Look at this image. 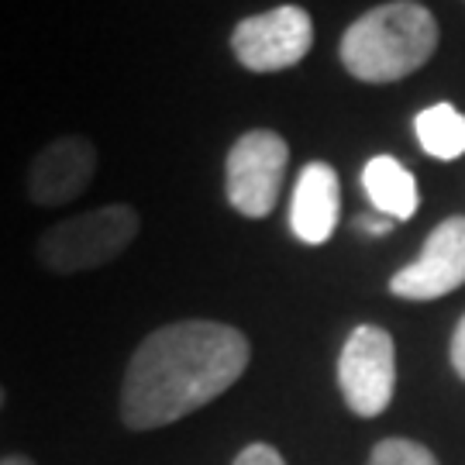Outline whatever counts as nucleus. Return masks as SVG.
Wrapping results in <instances>:
<instances>
[{"label": "nucleus", "mask_w": 465, "mask_h": 465, "mask_svg": "<svg viewBox=\"0 0 465 465\" xmlns=\"http://www.w3.org/2000/svg\"><path fill=\"white\" fill-rule=\"evenodd\" d=\"M249 338L224 321H173L132 351L121 382V424L155 431L197 414L249 369Z\"/></svg>", "instance_id": "1"}, {"label": "nucleus", "mask_w": 465, "mask_h": 465, "mask_svg": "<svg viewBox=\"0 0 465 465\" xmlns=\"http://www.w3.org/2000/svg\"><path fill=\"white\" fill-rule=\"evenodd\" d=\"M438 21L417 0H390L341 35V66L362 84H397L438 52Z\"/></svg>", "instance_id": "2"}, {"label": "nucleus", "mask_w": 465, "mask_h": 465, "mask_svg": "<svg viewBox=\"0 0 465 465\" xmlns=\"http://www.w3.org/2000/svg\"><path fill=\"white\" fill-rule=\"evenodd\" d=\"M138 232L142 217L132 203H104L45 228L35 242V259L52 276H76L114 262Z\"/></svg>", "instance_id": "3"}, {"label": "nucleus", "mask_w": 465, "mask_h": 465, "mask_svg": "<svg viewBox=\"0 0 465 465\" xmlns=\"http://www.w3.org/2000/svg\"><path fill=\"white\" fill-rule=\"evenodd\" d=\"M290 166V145L286 138L269 128L245 132L228 152L224 163V193L228 203L242 217H269L276 211L282 180Z\"/></svg>", "instance_id": "4"}, {"label": "nucleus", "mask_w": 465, "mask_h": 465, "mask_svg": "<svg viewBox=\"0 0 465 465\" xmlns=\"http://www.w3.org/2000/svg\"><path fill=\"white\" fill-rule=\"evenodd\" d=\"M338 386L351 414L380 417L397 393V345L380 324H359L338 355Z\"/></svg>", "instance_id": "5"}, {"label": "nucleus", "mask_w": 465, "mask_h": 465, "mask_svg": "<svg viewBox=\"0 0 465 465\" xmlns=\"http://www.w3.org/2000/svg\"><path fill=\"white\" fill-rule=\"evenodd\" d=\"M314 45V21L297 4L242 17L232 32L234 59L249 73H282L297 66Z\"/></svg>", "instance_id": "6"}, {"label": "nucleus", "mask_w": 465, "mask_h": 465, "mask_svg": "<svg viewBox=\"0 0 465 465\" xmlns=\"http://www.w3.org/2000/svg\"><path fill=\"white\" fill-rule=\"evenodd\" d=\"M100 166L97 145L86 134H59L32 155L25 193L35 207H66L86 193Z\"/></svg>", "instance_id": "7"}, {"label": "nucleus", "mask_w": 465, "mask_h": 465, "mask_svg": "<svg viewBox=\"0 0 465 465\" xmlns=\"http://www.w3.org/2000/svg\"><path fill=\"white\" fill-rule=\"evenodd\" d=\"M465 286V217H445L411 266L393 272L390 293L400 300H438Z\"/></svg>", "instance_id": "8"}, {"label": "nucleus", "mask_w": 465, "mask_h": 465, "mask_svg": "<svg viewBox=\"0 0 465 465\" xmlns=\"http://www.w3.org/2000/svg\"><path fill=\"white\" fill-rule=\"evenodd\" d=\"M341 217V183L328 163H307L300 169L293 200H290V232L303 245H324L331 242Z\"/></svg>", "instance_id": "9"}, {"label": "nucleus", "mask_w": 465, "mask_h": 465, "mask_svg": "<svg viewBox=\"0 0 465 465\" xmlns=\"http://www.w3.org/2000/svg\"><path fill=\"white\" fill-rule=\"evenodd\" d=\"M362 186H366V197L376 207V214L390 217L397 224L417 214L420 193H417L414 173L393 155H372L362 169Z\"/></svg>", "instance_id": "10"}, {"label": "nucleus", "mask_w": 465, "mask_h": 465, "mask_svg": "<svg viewBox=\"0 0 465 465\" xmlns=\"http://www.w3.org/2000/svg\"><path fill=\"white\" fill-rule=\"evenodd\" d=\"M417 145L428 152L431 159L451 163L465 155V114L451 104H431L414 117Z\"/></svg>", "instance_id": "11"}, {"label": "nucleus", "mask_w": 465, "mask_h": 465, "mask_svg": "<svg viewBox=\"0 0 465 465\" xmlns=\"http://www.w3.org/2000/svg\"><path fill=\"white\" fill-rule=\"evenodd\" d=\"M369 465H438L434 451L420 441H411V438H386L380 441L372 455H369Z\"/></svg>", "instance_id": "12"}, {"label": "nucleus", "mask_w": 465, "mask_h": 465, "mask_svg": "<svg viewBox=\"0 0 465 465\" xmlns=\"http://www.w3.org/2000/svg\"><path fill=\"white\" fill-rule=\"evenodd\" d=\"M232 465H286V459L272 445H266V441H255V445L238 451Z\"/></svg>", "instance_id": "13"}, {"label": "nucleus", "mask_w": 465, "mask_h": 465, "mask_svg": "<svg viewBox=\"0 0 465 465\" xmlns=\"http://www.w3.org/2000/svg\"><path fill=\"white\" fill-rule=\"evenodd\" d=\"M393 224H397V221H390V217L376 214V211H372V214H362L359 221H355V228H359L362 234H372V238H380V234H390V232H393Z\"/></svg>", "instance_id": "14"}, {"label": "nucleus", "mask_w": 465, "mask_h": 465, "mask_svg": "<svg viewBox=\"0 0 465 465\" xmlns=\"http://www.w3.org/2000/svg\"><path fill=\"white\" fill-rule=\"evenodd\" d=\"M451 369L459 372V380L465 382V314L459 321V328L451 334Z\"/></svg>", "instance_id": "15"}, {"label": "nucleus", "mask_w": 465, "mask_h": 465, "mask_svg": "<svg viewBox=\"0 0 465 465\" xmlns=\"http://www.w3.org/2000/svg\"><path fill=\"white\" fill-rule=\"evenodd\" d=\"M0 465H35V462L28 459V455H4Z\"/></svg>", "instance_id": "16"}, {"label": "nucleus", "mask_w": 465, "mask_h": 465, "mask_svg": "<svg viewBox=\"0 0 465 465\" xmlns=\"http://www.w3.org/2000/svg\"><path fill=\"white\" fill-rule=\"evenodd\" d=\"M4 400H7V393H4V386H0V407H4Z\"/></svg>", "instance_id": "17"}]
</instances>
